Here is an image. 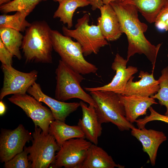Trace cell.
Segmentation results:
<instances>
[{
    "label": "cell",
    "instance_id": "obj_12",
    "mask_svg": "<svg viewBox=\"0 0 168 168\" xmlns=\"http://www.w3.org/2000/svg\"><path fill=\"white\" fill-rule=\"evenodd\" d=\"M118 53L115 56L111 68L115 72V74L109 83L101 86L93 87H84L86 91H111L122 94L130 78L138 72L137 67L128 66L126 68L128 62Z\"/></svg>",
    "mask_w": 168,
    "mask_h": 168
},
{
    "label": "cell",
    "instance_id": "obj_28",
    "mask_svg": "<svg viewBox=\"0 0 168 168\" xmlns=\"http://www.w3.org/2000/svg\"><path fill=\"white\" fill-rule=\"evenodd\" d=\"M148 109L150 112L149 115H146L143 118L137 119L135 121V122L138 128H145L147 123L153 121H161L168 124V116L158 113L151 106Z\"/></svg>",
    "mask_w": 168,
    "mask_h": 168
},
{
    "label": "cell",
    "instance_id": "obj_7",
    "mask_svg": "<svg viewBox=\"0 0 168 168\" xmlns=\"http://www.w3.org/2000/svg\"><path fill=\"white\" fill-rule=\"evenodd\" d=\"M32 136V145L24 147L29 154L28 158L31 168H48L54 162L55 152L60 147L53 135L45 134L38 127H35Z\"/></svg>",
    "mask_w": 168,
    "mask_h": 168
},
{
    "label": "cell",
    "instance_id": "obj_37",
    "mask_svg": "<svg viewBox=\"0 0 168 168\" xmlns=\"http://www.w3.org/2000/svg\"><path fill=\"white\" fill-rule=\"evenodd\" d=\"M167 57L168 58V54H167Z\"/></svg>",
    "mask_w": 168,
    "mask_h": 168
},
{
    "label": "cell",
    "instance_id": "obj_19",
    "mask_svg": "<svg viewBox=\"0 0 168 168\" xmlns=\"http://www.w3.org/2000/svg\"><path fill=\"white\" fill-rule=\"evenodd\" d=\"M124 168L117 164L112 157L102 148L92 144L88 149L81 168Z\"/></svg>",
    "mask_w": 168,
    "mask_h": 168
},
{
    "label": "cell",
    "instance_id": "obj_17",
    "mask_svg": "<svg viewBox=\"0 0 168 168\" xmlns=\"http://www.w3.org/2000/svg\"><path fill=\"white\" fill-rule=\"evenodd\" d=\"M99 9L101 16L97 18V25L103 37L107 41L117 40L123 33L115 12L110 4H104Z\"/></svg>",
    "mask_w": 168,
    "mask_h": 168
},
{
    "label": "cell",
    "instance_id": "obj_34",
    "mask_svg": "<svg viewBox=\"0 0 168 168\" xmlns=\"http://www.w3.org/2000/svg\"><path fill=\"white\" fill-rule=\"evenodd\" d=\"M12 0H0V5L2 4L8 3Z\"/></svg>",
    "mask_w": 168,
    "mask_h": 168
},
{
    "label": "cell",
    "instance_id": "obj_36",
    "mask_svg": "<svg viewBox=\"0 0 168 168\" xmlns=\"http://www.w3.org/2000/svg\"><path fill=\"white\" fill-rule=\"evenodd\" d=\"M166 6H168V1H167V4H166Z\"/></svg>",
    "mask_w": 168,
    "mask_h": 168
},
{
    "label": "cell",
    "instance_id": "obj_26",
    "mask_svg": "<svg viewBox=\"0 0 168 168\" xmlns=\"http://www.w3.org/2000/svg\"><path fill=\"white\" fill-rule=\"evenodd\" d=\"M161 73V75L158 80L160 89L156 94L151 97L157 99L161 105L166 107L165 115L168 116V66L164 68Z\"/></svg>",
    "mask_w": 168,
    "mask_h": 168
},
{
    "label": "cell",
    "instance_id": "obj_13",
    "mask_svg": "<svg viewBox=\"0 0 168 168\" xmlns=\"http://www.w3.org/2000/svg\"><path fill=\"white\" fill-rule=\"evenodd\" d=\"M27 92L48 105L55 120L65 122L67 117L80 106V102H65L50 97L43 92L40 85L36 82L28 88Z\"/></svg>",
    "mask_w": 168,
    "mask_h": 168
},
{
    "label": "cell",
    "instance_id": "obj_8",
    "mask_svg": "<svg viewBox=\"0 0 168 168\" xmlns=\"http://www.w3.org/2000/svg\"><path fill=\"white\" fill-rule=\"evenodd\" d=\"M92 144L84 138H72L63 143L52 165L53 168H81Z\"/></svg>",
    "mask_w": 168,
    "mask_h": 168
},
{
    "label": "cell",
    "instance_id": "obj_11",
    "mask_svg": "<svg viewBox=\"0 0 168 168\" xmlns=\"http://www.w3.org/2000/svg\"><path fill=\"white\" fill-rule=\"evenodd\" d=\"M1 68L3 81L0 93L1 100L8 95L26 93L37 79L38 72L36 70L24 72L16 70L12 66L3 64Z\"/></svg>",
    "mask_w": 168,
    "mask_h": 168
},
{
    "label": "cell",
    "instance_id": "obj_14",
    "mask_svg": "<svg viewBox=\"0 0 168 168\" xmlns=\"http://www.w3.org/2000/svg\"><path fill=\"white\" fill-rule=\"evenodd\" d=\"M131 135L140 142L142 150L148 155L151 165H155L158 149L160 145L167 139L162 131L152 129L134 127L131 129Z\"/></svg>",
    "mask_w": 168,
    "mask_h": 168
},
{
    "label": "cell",
    "instance_id": "obj_25",
    "mask_svg": "<svg viewBox=\"0 0 168 168\" xmlns=\"http://www.w3.org/2000/svg\"><path fill=\"white\" fill-rule=\"evenodd\" d=\"M47 0H13L0 5L1 12L7 13L10 12L19 11L27 15L34 9L40 2Z\"/></svg>",
    "mask_w": 168,
    "mask_h": 168
},
{
    "label": "cell",
    "instance_id": "obj_6",
    "mask_svg": "<svg viewBox=\"0 0 168 168\" xmlns=\"http://www.w3.org/2000/svg\"><path fill=\"white\" fill-rule=\"evenodd\" d=\"M90 16L85 13L78 18L75 29L71 30L63 26V35L75 39L81 44L84 56L92 53L97 54L100 48L108 44L103 37L98 25L89 24Z\"/></svg>",
    "mask_w": 168,
    "mask_h": 168
},
{
    "label": "cell",
    "instance_id": "obj_3",
    "mask_svg": "<svg viewBox=\"0 0 168 168\" xmlns=\"http://www.w3.org/2000/svg\"><path fill=\"white\" fill-rule=\"evenodd\" d=\"M90 93L96 104V111L100 123H111L121 131L135 127L126 118L119 94L100 91H92Z\"/></svg>",
    "mask_w": 168,
    "mask_h": 168
},
{
    "label": "cell",
    "instance_id": "obj_4",
    "mask_svg": "<svg viewBox=\"0 0 168 168\" xmlns=\"http://www.w3.org/2000/svg\"><path fill=\"white\" fill-rule=\"evenodd\" d=\"M50 38L53 49L61 60L82 75L95 73L98 68L84 58L82 47L78 42L63 35L57 30H51Z\"/></svg>",
    "mask_w": 168,
    "mask_h": 168
},
{
    "label": "cell",
    "instance_id": "obj_33",
    "mask_svg": "<svg viewBox=\"0 0 168 168\" xmlns=\"http://www.w3.org/2000/svg\"><path fill=\"white\" fill-rule=\"evenodd\" d=\"M125 0H102V1L104 4H109L111 2L114 1H119L123 2Z\"/></svg>",
    "mask_w": 168,
    "mask_h": 168
},
{
    "label": "cell",
    "instance_id": "obj_2",
    "mask_svg": "<svg viewBox=\"0 0 168 168\" xmlns=\"http://www.w3.org/2000/svg\"><path fill=\"white\" fill-rule=\"evenodd\" d=\"M51 30L44 21H34L26 28L21 46L26 63H52Z\"/></svg>",
    "mask_w": 168,
    "mask_h": 168
},
{
    "label": "cell",
    "instance_id": "obj_20",
    "mask_svg": "<svg viewBox=\"0 0 168 168\" xmlns=\"http://www.w3.org/2000/svg\"><path fill=\"white\" fill-rule=\"evenodd\" d=\"M49 133L53 135L60 147L63 142L72 138H85V135L77 125L70 126L64 122L54 120L50 123Z\"/></svg>",
    "mask_w": 168,
    "mask_h": 168
},
{
    "label": "cell",
    "instance_id": "obj_21",
    "mask_svg": "<svg viewBox=\"0 0 168 168\" xmlns=\"http://www.w3.org/2000/svg\"><path fill=\"white\" fill-rule=\"evenodd\" d=\"M168 0H125L124 4L133 5L150 23L155 22L160 12L166 5Z\"/></svg>",
    "mask_w": 168,
    "mask_h": 168
},
{
    "label": "cell",
    "instance_id": "obj_32",
    "mask_svg": "<svg viewBox=\"0 0 168 168\" xmlns=\"http://www.w3.org/2000/svg\"><path fill=\"white\" fill-rule=\"evenodd\" d=\"M6 108L5 104L1 100L0 101V115H2L6 112Z\"/></svg>",
    "mask_w": 168,
    "mask_h": 168
},
{
    "label": "cell",
    "instance_id": "obj_22",
    "mask_svg": "<svg viewBox=\"0 0 168 168\" xmlns=\"http://www.w3.org/2000/svg\"><path fill=\"white\" fill-rule=\"evenodd\" d=\"M90 4L88 0H65L59 4L57 10L54 12V18H59L63 24H67L70 29L73 26L72 17L75 10L78 7H83Z\"/></svg>",
    "mask_w": 168,
    "mask_h": 168
},
{
    "label": "cell",
    "instance_id": "obj_24",
    "mask_svg": "<svg viewBox=\"0 0 168 168\" xmlns=\"http://www.w3.org/2000/svg\"><path fill=\"white\" fill-rule=\"evenodd\" d=\"M27 16L26 13L19 11H17L13 15L6 14L1 15L0 28L7 27L20 32L25 31L31 24L26 19Z\"/></svg>",
    "mask_w": 168,
    "mask_h": 168
},
{
    "label": "cell",
    "instance_id": "obj_29",
    "mask_svg": "<svg viewBox=\"0 0 168 168\" xmlns=\"http://www.w3.org/2000/svg\"><path fill=\"white\" fill-rule=\"evenodd\" d=\"M154 23L156 27L159 30H168V6H166L160 12Z\"/></svg>",
    "mask_w": 168,
    "mask_h": 168
},
{
    "label": "cell",
    "instance_id": "obj_35",
    "mask_svg": "<svg viewBox=\"0 0 168 168\" xmlns=\"http://www.w3.org/2000/svg\"><path fill=\"white\" fill-rule=\"evenodd\" d=\"M54 1L58 2L59 4L62 2L63 1L65 0H54Z\"/></svg>",
    "mask_w": 168,
    "mask_h": 168
},
{
    "label": "cell",
    "instance_id": "obj_15",
    "mask_svg": "<svg viewBox=\"0 0 168 168\" xmlns=\"http://www.w3.org/2000/svg\"><path fill=\"white\" fill-rule=\"evenodd\" d=\"M82 115L77 125L84 133L85 138L91 142L97 145L98 138L102 130L101 124L99 121L96 108L92 105L88 106L83 101L80 102Z\"/></svg>",
    "mask_w": 168,
    "mask_h": 168
},
{
    "label": "cell",
    "instance_id": "obj_18",
    "mask_svg": "<svg viewBox=\"0 0 168 168\" xmlns=\"http://www.w3.org/2000/svg\"><path fill=\"white\" fill-rule=\"evenodd\" d=\"M120 101L125 110V117L131 123L135 122L140 116L147 114V110L153 104H158L151 97L126 96L120 94Z\"/></svg>",
    "mask_w": 168,
    "mask_h": 168
},
{
    "label": "cell",
    "instance_id": "obj_31",
    "mask_svg": "<svg viewBox=\"0 0 168 168\" xmlns=\"http://www.w3.org/2000/svg\"><path fill=\"white\" fill-rule=\"evenodd\" d=\"M90 2V4L91 6V9L94 11L100 8L103 5L102 0H88Z\"/></svg>",
    "mask_w": 168,
    "mask_h": 168
},
{
    "label": "cell",
    "instance_id": "obj_30",
    "mask_svg": "<svg viewBox=\"0 0 168 168\" xmlns=\"http://www.w3.org/2000/svg\"><path fill=\"white\" fill-rule=\"evenodd\" d=\"M13 56L0 39V61L2 64L12 66Z\"/></svg>",
    "mask_w": 168,
    "mask_h": 168
},
{
    "label": "cell",
    "instance_id": "obj_27",
    "mask_svg": "<svg viewBox=\"0 0 168 168\" xmlns=\"http://www.w3.org/2000/svg\"><path fill=\"white\" fill-rule=\"evenodd\" d=\"M28 152L24 150L4 164L6 168H32L28 158Z\"/></svg>",
    "mask_w": 168,
    "mask_h": 168
},
{
    "label": "cell",
    "instance_id": "obj_9",
    "mask_svg": "<svg viewBox=\"0 0 168 168\" xmlns=\"http://www.w3.org/2000/svg\"><path fill=\"white\" fill-rule=\"evenodd\" d=\"M8 100L23 110L32 119L35 127L40 128L45 134L49 133L50 124L55 120L50 109L43 105L41 102L33 96L26 93L13 95Z\"/></svg>",
    "mask_w": 168,
    "mask_h": 168
},
{
    "label": "cell",
    "instance_id": "obj_5",
    "mask_svg": "<svg viewBox=\"0 0 168 168\" xmlns=\"http://www.w3.org/2000/svg\"><path fill=\"white\" fill-rule=\"evenodd\" d=\"M55 72V99L64 101L72 98H77L96 108V104L92 96L85 91L80 85L84 79L82 74L61 59L59 60Z\"/></svg>",
    "mask_w": 168,
    "mask_h": 168
},
{
    "label": "cell",
    "instance_id": "obj_1",
    "mask_svg": "<svg viewBox=\"0 0 168 168\" xmlns=\"http://www.w3.org/2000/svg\"><path fill=\"white\" fill-rule=\"evenodd\" d=\"M110 4L118 17L123 33L127 37L128 47L127 60L137 53L143 54L151 62L153 71L162 44L156 46L152 44L145 37L144 33L148 26L138 18V10L134 6L124 4L119 1L111 2Z\"/></svg>",
    "mask_w": 168,
    "mask_h": 168
},
{
    "label": "cell",
    "instance_id": "obj_10",
    "mask_svg": "<svg viewBox=\"0 0 168 168\" xmlns=\"http://www.w3.org/2000/svg\"><path fill=\"white\" fill-rule=\"evenodd\" d=\"M32 139L31 133L22 124L12 130L2 129L0 135L1 162H7L22 152L26 143Z\"/></svg>",
    "mask_w": 168,
    "mask_h": 168
},
{
    "label": "cell",
    "instance_id": "obj_16",
    "mask_svg": "<svg viewBox=\"0 0 168 168\" xmlns=\"http://www.w3.org/2000/svg\"><path fill=\"white\" fill-rule=\"evenodd\" d=\"M134 77L129 79L122 95L151 97L158 91L160 87L158 80L153 76V71L150 74L147 72L140 71L138 77L140 79L134 82Z\"/></svg>",
    "mask_w": 168,
    "mask_h": 168
},
{
    "label": "cell",
    "instance_id": "obj_23",
    "mask_svg": "<svg viewBox=\"0 0 168 168\" xmlns=\"http://www.w3.org/2000/svg\"><path fill=\"white\" fill-rule=\"evenodd\" d=\"M0 36L5 46L12 55L19 60L21 59L20 48L23 36L20 31L9 28H0Z\"/></svg>",
    "mask_w": 168,
    "mask_h": 168
}]
</instances>
